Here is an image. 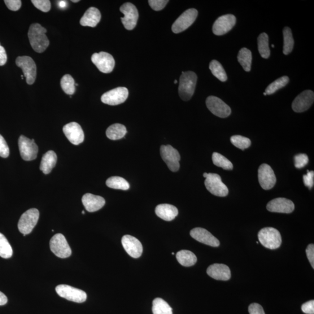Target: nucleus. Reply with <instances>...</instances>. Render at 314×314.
Masks as SVG:
<instances>
[{
    "label": "nucleus",
    "instance_id": "1",
    "mask_svg": "<svg viewBox=\"0 0 314 314\" xmlns=\"http://www.w3.org/2000/svg\"><path fill=\"white\" fill-rule=\"evenodd\" d=\"M47 30L38 24L30 25L28 37L33 49L38 53L45 51L49 46L50 42L46 36Z\"/></svg>",
    "mask_w": 314,
    "mask_h": 314
},
{
    "label": "nucleus",
    "instance_id": "2",
    "mask_svg": "<svg viewBox=\"0 0 314 314\" xmlns=\"http://www.w3.org/2000/svg\"><path fill=\"white\" fill-rule=\"evenodd\" d=\"M198 76L191 71L183 72L180 77L179 94L183 101H189L193 96Z\"/></svg>",
    "mask_w": 314,
    "mask_h": 314
},
{
    "label": "nucleus",
    "instance_id": "3",
    "mask_svg": "<svg viewBox=\"0 0 314 314\" xmlns=\"http://www.w3.org/2000/svg\"><path fill=\"white\" fill-rule=\"evenodd\" d=\"M203 176L206 178L204 184L210 193L218 197H225L229 193L228 187L222 182L219 174L211 173H204Z\"/></svg>",
    "mask_w": 314,
    "mask_h": 314
},
{
    "label": "nucleus",
    "instance_id": "4",
    "mask_svg": "<svg viewBox=\"0 0 314 314\" xmlns=\"http://www.w3.org/2000/svg\"><path fill=\"white\" fill-rule=\"evenodd\" d=\"M262 245L270 250H274L281 246L282 238L279 231L271 227L262 229L258 234Z\"/></svg>",
    "mask_w": 314,
    "mask_h": 314
},
{
    "label": "nucleus",
    "instance_id": "5",
    "mask_svg": "<svg viewBox=\"0 0 314 314\" xmlns=\"http://www.w3.org/2000/svg\"><path fill=\"white\" fill-rule=\"evenodd\" d=\"M39 215L40 213L37 209L31 208L21 217L17 226L20 232L24 234L25 237L32 232L37 223Z\"/></svg>",
    "mask_w": 314,
    "mask_h": 314
},
{
    "label": "nucleus",
    "instance_id": "6",
    "mask_svg": "<svg viewBox=\"0 0 314 314\" xmlns=\"http://www.w3.org/2000/svg\"><path fill=\"white\" fill-rule=\"evenodd\" d=\"M16 64L23 70L26 83L30 85L33 84L37 75L36 65L33 60L28 56H18Z\"/></svg>",
    "mask_w": 314,
    "mask_h": 314
},
{
    "label": "nucleus",
    "instance_id": "7",
    "mask_svg": "<svg viewBox=\"0 0 314 314\" xmlns=\"http://www.w3.org/2000/svg\"><path fill=\"white\" fill-rule=\"evenodd\" d=\"M50 246L51 251L60 258L66 259L72 254L71 248L62 234H55L51 239Z\"/></svg>",
    "mask_w": 314,
    "mask_h": 314
},
{
    "label": "nucleus",
    "instance_id": "8",
    "mask_svg": "<svg viewBox=\"0 0 314 314\" xmlns=\"http://www.w3.org/2000/svg\"><path fill=\"white\" fill-rule=\"evenodd\" d=\"M56 293L61 298L71 302L82 303L87 299V295L84 291L67 285H60L56 287Z\"/></svg>",
    "mask_w": 314,
    "mask_h": 314
},
{
    "label": "nucleus",
    "instance_id": "9",
    "mask_svg": "<svg viewBox=\"0 0 314 314\" xmlns=\"http://www.w3.org/2000/svg\"><path fill=\"white\" fill-rule=\"evenodd\" d=\"M161 158L168 168L172 172H177L180 168L181 156L175 148L170 145L162 146L160 148Z\"/></svg>",
    "mask_w": 314,
    "mask_h": 314
},
{
    "label": "nucleus",
    "instance_id": "10",
    "mask_svg": "<svg viewBox=\"0 0 314 314\" xmlns=\"http://www.w3.org/2000/svg\"><path fill=\"white\" fill-rule=\"evenodd\" d=\"M198 15V11L194 8L186 10L173 23L172 26V32L174 33H180L185 31L194 23Z\"/></svg>",
    "mask_w": 314,
    "mask_h": 314
},
{
    "label": "nucleus",
    "instance_id": "11",
    "mask_svg": "<svg viewBox=\"0 0 314 314\" xmlns=\"http://www.w3.org/2000/svg\"><path fill=\"white\" fill-rule=\"evenodd\" d=\"M120 11L124 14V16L121 17V21L125 28L131 30L136 27L139 19L136 7L132 3H126L121 7Z\"/></svg>",
    "mask_w": 314,
    "mask_h": 314
},
{
    "label": "nucleus",
    "instance_id": "12",
    "mask_svg": "<svg viewBox=\"0 0 314 314\" xmlns=\"http://www.w3.org/2000/svg\"><path fill=\"white\" fill-rule=\"evenodd\" d=\"M20 154L25 161H32L37 158L38 147L34 139L30 140L23 135L20 136L18 141Z\"/></svg>",
    "mask_w": 314,
    "mask_h": 314
},
{
    "label": "nucleus",
    "instance_id": "13",
    "mask_svg": "<svg viewBox=\"0 0 314 314\" xmlns=\"http://www.w3.org/2000/svg\"><path fill=\"white\" fill-rule=\"evenodd\" d=\"M129 91L124 87H117L105 93L102 96V102L110 106H117L124 103L128 99Z\"/></svg>",
    "mask_w": 314,
    "mask_h": 314
},
{
    "label": "nucleus",
    "instance_id": "14",
    "mask_svg": "<svg viewBox=\"0 0 314 314\" xmlns=\"http://www.w3.org/2000/svg\"><path fill=\"white\" fill-rule=\"evenodd\" d=\"M91 59L99 71L103 73H111L114 68V58L107 52H100L99 53H94L91 56Z\"/></svg>",
    "mask_w": 314,
    "mask_h": 314
},
{
    "label": "nucleus",
    "instance_id": "15",
    "mask_svg": "<svg viewBox=\"0 0 314 314\" xmlns=\"http://www.w3.org/2000/svg\"><path fill=\"white\" fill-rule=\"evenodd\" d=\"M207 107L213 115L225 119L231 113V109L225 102L215 96H209L206 100Z\"/></svg>",
    "mask_w": 314,
    "mask_h": 314
},
{
    "label": "nucleus",
    "instance_id": "16",
    "mask_svg": "<svg viewBox=\"0 0 314 314\" xmlns=\"http://www.w3.org/2000/svg\"><path fill=\"white\" fill-rule=\"evenodd\" d=\"M259 181L262 188L270 190L276 184L277 178L271 167L268 164H262L259 169Z\"/></svg>",
    "mask_w": 314,
    "mask_h": 314
},
{
    "label": "nucleus",
    "instance_id": "17",
    "mask_svg": "<svg viewBox=\"0 0 314 314\" xmlns=\"http://www.w3.org/2000/svg\"><path fill=\"white\" fill-rule=\"evenodd\" d=\"M237 23L235 17L231 14L222 15L216 20L212 26V32L217 36H222L230 31Z\"/></svg>",
    "mask_w": 314,
    "mask_h": 314
},
{
    "label": "nucleus",
    "instance_id": "18",
    "mask_svg": "<svg viewBox=\"0 0 314 314\" xmlns=\"http://www.w3.org/2000/svg\"><path fill=\"white\" fill-rule=\"evenodd\" d=\"M63 132L69 141L74 145H78L84 141V131L81 125L76 122H71L65 125L63 128Z\"/></svg>",
    "mask_w": 314,
    "mask_h": 314
},
{
    "label": "nucleus",
    "instance_id": "19",
    "mask_svg": "<svg viewBox=\"0 0 314 314\" xmlns=\"http://www.w3.org/2000/svg\"><path fill=\"white\" fill-rule=\"evenodd\" d=\"M314 100V94L311 90H305L297 97L293 103L292 108L296 112H303L308 110L312 106Z\"/></svg>",
    "mask_w": 314,
    "mask_h": 314
},
{
    "label": "nucleus",
    "instance_id": "20",
    "mask_svg": "<svg viewBox=\"0 0 314 314\" xmlns=\"http://www.w3.org/2000/svg\"><path fill=\"white\" fill-rule=\"evenodd\" d=\"M122 244L128 254L134 259L139 258L142 254V244L138 239L130 235H125L122 239Z\"/></svg>",
    "mask_w": 314,
    "mask_h": 314
},
{
    "label": "nucleus",
    "instance_id": "21",
    "mask_svg": "<svg viewBox=\"0 0 314 314\" xmlns=\"http://www.w3.org/2000/svg\"><path fill=\"white\" fill-rule=\"evenodd\" d=\"M190 235L200 243L211 247H218L220 245V241L206 229L202 228H195L190 231Z\"/></svg>",
    "mask_w": 314,
    "mask_h": 314
},
{
    "label": "nucleus",
    "instance_id": "22",
    "mask_svg": "<svg viewBox=\"0 0 314 314\" xmlns=\"http://www.w3.org/2000/svg\"><path fill=\"white\" fill-rule=\"evenodd\" d=\"M267 208L270 212L290 213L295 210V204L290 200L277 198L270 201Z\"/></svg>",
    "mask_w": 314,
    "mask_h": 314
},
{
    "label": "nucleus",
    "instance_id": "23",
    "mask_svg": "<svg viewBox=\"0 0 314 314\" xmlns=\"http://www.w3.org/2000/svg\"><path fill=\"white\" fill-rule=\"evenodd\" d=\"M207 273L209 277L218 281H228L231 277L230 270L225 264H212L208 268Z\"/></svg>",
    "mask_w": 314,
    "mask_h": 314
},
{
    "label": "nucleus",
    "instance_id": "24",
    "mask_svg": "<svg viewBox=\"0 0 314 314\" xmlns=\"http://www.w3.org/2000/svg\"><path fill=\"white\" fill-rule=\"evenodd\" d=\"M82 201L86 210L90 212L99 211L106 204V200L101 196L90 193H86L83 196Z\"/></svg>",
    "mask_w": 314,
    "mask_h": 314
},
{
    "label": "nucleus",
    "instance_id": "25",
    "mask_svg": "<svg viewBox=\"0 0 314 314\" xmlns=\"http://www.w3.org/2000/svg\"><path fill=\"white\" fill-rule=\"evenodd\" d=\"M101 13L97 8L90 7L82 16L80 21V24L83 26H89V27L94 28L101 20Z\"/></svg>",
    "mask_w": 314,
    "mask_h": 314
},
{
    "label": "nucleus",
    "instance_id": "26",
    "mask_svg": "<svg viewBox=\"0 0 314 314\" xmlns=\"http://www.w3.org/2000/svg\"><path fill=\"white\" fill-rule=\"evenodd\" d=\"M155 213L161 219L166 221H171L178 215L176 207L168 204H162L155 208Z\"/></svg>",
    "mask_w": 314,
    "mask_h": 314
},
{
    "label": "nucleus",
    "instance_id": "27",
    "mask_svg": "<svg viewBox=\"0 0 314 314\" xmlns=\"http://www.w3.org/2000/svg\"><path fill=\"white\" fill-rule=\"evenodd\" d=\"M56 161L57 156L55 152L53 151H47L42 157L40 165L41 171L46 174L50 173L52 169L55 167Z\"/></svg>",
    "mask_w": 314,
    "mask_h": 314
},
{
    "label": "nucleus",
    "instance_id": "28",
    "mask_svg": "<svg viewBox=\"0 0 314 314\" xmlns=\"http://www.w3.org/2000/svg\"><path fill=\"white\" fill-rule=\"evenodd\" d=\"M176 256L179 263L186 267L194 265L198 260L194 253L189 250L180 251L177 252Z\"/></svg>",
    "mask_w": 314,
    "mask_h": 314
},
{
    "label": "nucleus",
    "instance_id": "29",
    "mask_svg": "<svg viewBox=\"0 0 314 314\" xmlns=\"http://www.w3.org/2000/svg\"><path fill=\"white\" fill-rule=\"evenodd\" d=\"M126 133H127V130H126L125 126L120 124H115L111 125L106 131L107 138L112 140V141H116V140L123 138Z\"/></svg>",
    "mask_w": 314,
    "mask_h": 314
},
{
    "label": "nucleus",
    "instance_id": "30",
    "mask_svg": "<svg viewBox=\"0 0 314 314\" xmlns=\"http://www.w3.org/2000/svg\"><path fill=\"white\" fill-rule=\"evenodd\" d=\"M238 60L244 71H250L252 63V53L250 50L246 48H243L239 52Z\"/></svg>",
    "mask_w": 314,
    "mask_h": 314
},
{
    "label": "nucleus",
    "instance_id": "31",
    "mask_svg": "<svg viewBox=\"0 0 314 314\" xmlns=\"http://www.w3.org/2000/svg\"><path fill=\"white\" fill-rule=\"evenodd\" d=\"M152 310L153 314H172V308L165 300L161 298L154 300Z\"/></svg>",
    "mask_w": 314,
    "mask_h": 314
},
{
    "label": "nucleus",
    "instance_id": "32",
    "mask_svg": "<svg viewBox=\"0 0 314 314\" xmlns=\"http://www.w3.org/2000/svg\"><path fill=\"white\" fill-rule=\"evenodd\" d=\"M106 185L111 189L127 190L130 188L129 183L124 178L120 176H112L108 178Z\"/></svg>",
    "mask_w": 314,
    "mask_h": 314
},
{
    "label": "nucleus",
    "instance_id": "33",
    "mask_svg": "<svg viewBox=\"0 0 314 314\" xmlns=\"http://www.w3.org/2000/svg\"><path fill=\"white\" fill-rule=\"evenodd\" d=\"M259 51L262 57L267 59L270 55L269 38L267 33H261L258 37Z\"/></svg>",
    "mask_w": 314,
    "mask_h": 314
},
{
    "label": "nucleus",
    "instance_id": "34",
    "mask_svg": "<svg viewBox=\"0 0 314 314\" xmlns=\"http://www.w3.org/2000/svg\"><path fill=\"white\" fill-rule=\"evenodd\" d=\"M283 40H284V45H283V54L285 55H289L293 50L294 47V40L293 35H292L291 30L289 27H285L283 30Z\"/></svg>",
    "mask_w": 314,
    "mask_h": 314
},
{
    "label": "nucleus",
    "instance_id": "35",
    "mask_svg": "<svg viewBox=\"0 0 314 314\" xmlns=\"http://www.w3.org/2000/svg\"><path fill=\"white\" fill-rule=\"evenodd\" d=\"M213 75L221 82H226L228 77L222 65L217 60H212L209 66Z\"/></svg>",
    "mask_w": 314,
    "mask_h": 314
},
{
    "label": "nucleus",
    "instance_id": "36",
    "mask_svg": "<svg viewBox=\"0 0 314 314\" xmlns=\"http://www.w3.org/2000/svg\"><path fill=\"white\" fill-rule=\"evenodd\" d=\"M289 82V78L287 76L279 78L267 87V88L265 90V93L267 94V95L272 94L277 92L278 90L285 87Z\"/></svg>",
    "mask_w": 314,
    "mask_h": 314
},
{
    "label": "nucleus",
    "instance_id": "37",
    "mask_svg": "<svg viewBox=\"0 0 314 314\" xmlns=\"http://www.w3.org/2000/svg\"><path fill=\"white\" fill-rule=\"evenodd\" d=\"M212 159L213 164L218 167H221L225 170H232L233 169L232 163L225 156L218 153V152H213Z\"/></svg>",
    "mask_w": 314,
    "mask_h": 314
},
{
    "label": "nucleus",
    "instance_id": "38",
    "mask_svg": "<svg viewBox=\"0 0 314 314\" xmlns=\"http://www.w3.org/2000/svg\"><path fill=\"white\" fill-rule=\"evenodd\" d=\"M61 86L64 92L72 95L75 92V82L73 78L68 74L64 75L61 81Z\"/></svg>",
    "mask_w": 314,
    "mask_h": 314
},
{
    "label": "nucleus",
    "instance_id": "39",
    "mask_svg": "<svg viewBox=\"0 0 314 314\" xmlns=\"http://www.w3.org/2000/svg\"><path fill=\"white\" fill-rule=\"evenodd\" d=\"M13 254V251L10 243L3 234L0 233V257L3 259H10Z\"/></svg>",
    "mask_w": 314,
    "mask_h": 314
},
{
    "label": "nucleus",
    "instance_id": "40",
    "mask_svg": "<svg viewBox=\"0 0 314 314\" xmlns=\"http://www.w3.org/2000/svg\"><path fill=\"white\" fill-rule=\"evenodd\" d=\"M230 142L235 147L242 150L246 149L251 145V142L249 139L240 136V135H235V136L231 137Z\"/></svg>",
    "mask_w": 314,
    "mask_h": 314
},
{
    "label": "nucleus",
    "instance_id": "41",
    "mask_svg": "<svg viewBox=\"0 0 314 314\" xmlns=\"http://www.w3.org/2000/svg\"><path fill=\"white\" fill-rule=\"evenodd\" d=\"M32 3L38 10L47 12L50 10L51 3L49 0H32Z\"/></svg>",
    "mask_w": 314,
    "mask_h": 314
},
{
    "label": "nucleus",
    "instance_id": "42",
    "mask_svg": "<svg viewBox=\"0 0 314 314\" xmlns=\"http://www.w3.org/2000/svg\"><path fill=\"white\" fill-rule=\"evenodd\" d=\"M308 163V157L305 154H299L295 156V165L296 168H303Z\"/></svg>",
    "mask_w": 314,
    "mask_h": 314
},
{
    "label": "nucleus",
    "instance_id": "43",
    "mask_svg": "<svg viewBox=\"0 0 314 314\" xmlns=\"http://www.w3.org/2000/svg\"><path fill=\"white\" fill-rule=\"evenodd\" d=\"M169 1L166 0H149L148 4L150 6L154 11H161L165 8Z\"/></svg>",
    "mask_w": 314,
    "mask_h": 314
},
{
    "label": "nucleus",
    "instance_id": "44",
    "mask_svg": "<svg viewBox=\"0 0 314 314\" xmlns=\"http://www.w3.org/2000/svg\"><path fill=\"white\" fill-rule=\"evenodd\" d=\"M10 155V149L5 139L0 134V156L7 158Z\"/></svg>",
    "mask_w": 314,
    "mask_h": 314
},
{
    "label": "nucleus",
    "instance_id": "45",
    "mask_svg": "<svg viewBox=\"0 0 314 314\" xmlns=\"http://www.w3.org/2000/svg\"><path fill=\"white\" fill-rule=\"evenodd\" d=\"M4 3L9 10L13 11H18L22 6V2L20 0H5Z\"/></svg>",
    "mask_w": 314,
    "mask_h": 314
},
{
    "label": "nucleus",
    "instance_id": "46",
    "mask_svg": "<svg viewBox=\"0 0 314 314\" xmlns=\"http://www.w3.org/2000/svg\"><path fill=\"white\" fill-rule=\"evenodd\" d=\"M303 182L305 186L311 189L314 184V172L307 171V174L303 176Z\"/></svg>",
    "mask_w": 314,
    "mask_h": 314
},
{
    "label": "nucleus",
    "instance_id": "47",
    "mask_svg": "<svg viewBox=\"0 0 314 314\" xmlns=\"http://www.w3.org/2000/svg\"><path fill=\"white\" fill-rule=\"evenodd\" d=\"M250 314H265L263 307L257 303H252L248 307Z\"/></svg>",
    "mask_w": 314,
    "mask_h": 314
},
{
    "label": "nucleus",
    "instance_id": "48",
    "mask_svg": "<svg viewBox=\"0 0 314 314\" xmlns=\"http://www.w3.org/2000/svg\"><path fill=\"white\" fill-rule=\"evenodd\" d=\"M302 309L306 314H314V301L310 300L302 305Z\"/></svg>",
    "mask_w": 314,
    "mask_h": 314
},
{
    "label": "nucleus",
    "instance_id": "49",
    "mask_svg": "<svg viewBox=\"0 0 314 314\" xmlns=\"http://www.w3.org/2000/svg\"><path fill=\"white\" fill-rule=\"evenodd\" d=\"M307 258L310 263L312 268H314V245L313 244H309L306 249Z\"/></svg>",
    "mask_w": 314,
    "mask_h": 314
},
{
    "label": "nucleus",
    "instance_id": "50",
    "mask_svg": "<svg viewBox=\"0 0 314 314\" xmlns=\"http://www.w3.org/2000/svg\"><path fill=\"white\" fill-rule=\"evenodd\" d=\"M7 61V55L6 50L0 45V66L5 65Z\"/></svg>",
    "mask_w": 314,
    "mask_h": 314
},
{
    "label": "nucleus",
    "instance_id": "51",
    "mask_svg": "<svg viewBox=\"0 0 314 314\" xmlns=\"http://www.w3.org/2000/svg\"><path fill=\"white\" fill-rule=\"evenodd\" d=\"M8 299L7 296L0 291V305H4L7 303Z\"/></svg>",
    "mask_w": 314,
    "mask_h": 314
},
{
    "label": "nucleus",
    "instance_id": "52",
    "mask_svg": "<svg viewBox=\"0 0 314 314\" xmlns=\"http://www.w3.org/2000/svg\"><path fill=\"white\" fill-rule=\"evenodd\" d=\"M68 5L67 2L65 1H60L58 2V6L60 8H64L67 7Z\"/></svg>",
    "mask_w": 314,
    "mask_h": 314
},
{
    "label": "nucleus",
    "instance_id": "53",
    "mask_svg": "<svg viewBox=\"0 0 314 314\" xmlns=\"http://www.w3.org/2000/svg\"><path fill=\"white\" fill-rule=\"evenodd\" d=\"M72 2L73 3H77V2H80V1H78V0H75V1H74V0H72Z\"/></svg>",
    "mask_w": 314,
    "mask_h": 314
},
{
    "label": "nucleus",
    "instance_id": "54",
    "mask_svg": "<svg viewBox=\"0 0 314 314\" xmlns=\"http://www.w3.org/2000/svg\"><path fill=\"white\" fill-rule=\"evenodd\" d=\"M177 83H178V81H177L176 80H174V84H177Z\"/></svg>",
    "mask_w": 314,
    "mask_h": 314
},
{
    "label": "nucleus",
    "instance_id": "55",
    "mask_svg": "<svg viewBox=\"0 0 314 314\" xmlns=\"http://www.w3.org/2000/svg\"><path fill=\"white\" fill-rule=\"evenodd\" d=\"M82 213H83V214H85V211H82Z\"/></svg>",
    "mask_w": 314,
    "mask_h": 314
},
{
    "label": "nucleus",
    "instance_id": "56",
    "mask_svg": "<svg viewBox=\"0 0 314 314\" xmlns=\"http://www.w3.org/2000/svg\"><path fill=\"white\" fill-rule=\"evenodd\" d=\"M264 95H267V94H266L265 92L264 93Z\"/></svg>",
    "mask_w": 314,
    "mask_h": 314
},
{
    "label": "nucleus",
    "instance_id": "57",
    "mask_svg": "<svg viewBox=\"0 0 314 314\" xmlns=\"http://www.w3.org/2000/svg\"><path fill=\"white\" fill-rule=\"evenodd\" d=\"M172 255H174V252H172Z\"/></svg>",
    "mask_w": 314,
    "mask_h": 314
},
{
    "label": "nucleus",
    "instance_id": "58",
    "mask_svg": "<svg viewBox=\"0 0 314 314\" xmlns=\"http://www.w3.org/2000/svg\"><path fill=\"white\" fill-rule=\"evenodd\" d=\"M274 47V45H272V47H273V48Z\"/></svg>",
    "mask_w": 314,
    "mask_h": 314
}]
</instances>
